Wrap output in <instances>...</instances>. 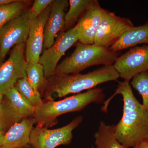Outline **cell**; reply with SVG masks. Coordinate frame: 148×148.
I'll return each mask as SVG.
<instances>
[{"instance_id":"cb8c5ba5","label":"cell","mask_w":148,"mask_h":148,"mask_svg":"<svg viewBox=\"0 0 148 148\" xmlns=\"http://www.w3.org/2000/svg\"><path fill=\"white\" fill-rule=\"evenodd\" d=\"M131 84L132 87L142 96L143 99L142 105L144 109L148 112V71L134 77Z\"/></svg>"},{"instance_id":"7c38bea8","label":"cell","mask_w":148,"mask_h":148,"mask_svg":"<svg viewBox=\"0 0 148 148\" xmlns=\"http://www.w3.org/2000/svg\"><path fill=\"white\" fill-rule=\"evenodd\" d=\"M103 10L98 1H96L80 17L77 23L73 27L79 42L86 45L94 44Z\"/></svg>"},{"instance_id":"5b68a950","label":"cell","mask_w":148,"mask_h":148,"mask_svg":"<svg viewBox=\"0 0 148 148\" xmlns=\"http://www.w3.org/2000/svg\"><path fill=\"white\" fill-rule=\"evenodd\" d=\"M37 16L31 9L25 10L0 30V64L12 47L26 44L31 25Z\"/></svg>"},{"instance_id":"30bf717a","label":"cell","mask_w":148,"mask_h":148,"mask_svg":"<svg viewBox=\"0 0 148 148\" xmlns=\"http://www.w3.org/2000/svg\"><path fill=\"white\" fill-rule=\"evenodd\" d=\"M77 41L76 33L73 27L59 34L53 45L44 50L39 62L43 67L46 79L54 75L61 57Z\"/></svg>"},{"instance_id":"603a6c76","label":"cell","mask_w":148,"mask_h":148,"mask_svg":"<svg viewBox=\"0 0 148 148\" xmlns=\"http://www.w3.org/2000/svg\"><path fill=\"white\" fill-rule=\"evenodd\" d=\"M22 119L14 112L4 95L3 100L0 104V128L7 132L12 125Z\"/></svg>"},{"instance_id":"ba28073f","label":"cell","mask_w":148,"mask_h":148,"mask_svg":"<svg viewBox=\"0 0 148 148\" xmlns=\"http://www.w3.org/2000/svg\"><path fill=\"white\" fill-rule=\"evenodd\" d=\"M134 27L129 18L117 16L114 13L104 9L94 44L110 47L124 32Z\"/></svg>"},{"instance_id":"83f0119b","label":"cell","mask_w":148,"mask_h":148,"mask_svg":"<svg viewBox=\"0 0 148 148\" xmlns=\"http://www.w3.org/2000/svg\"><path fill=\"white\" fill-rule=\"evenodd\" d=\"M13 0H0V5L11 2Z\"/></svg>"},{"instance_id":"44dd1931","label":"cell","mask_w":148,"mask_h":148,"mask_svg":"<svg viewBox=\"0 0 148 148\" xmlns=\"http://www.w3.org/2000/svg\"><path fill=\"white\" fill-rule=\"evenodd\" d=\"M14 87L24 100L34 108L42 103L41 95L30 83L27 76L18 80Z\"/></svg>"},{"instance_id":"52a82bcc","label":"cell","mask_w":148,"mask_h":148,"mask_svg":"<svg viewBox=\"0 0 148 148\" xmlns=\"http://www.w3.org/2000/svg\"><path fill=\"white\" fill-rule=\"evenodd\" d=\"M25 48L26 43L15 45L8 59L0 64V93L4 95L14 87L18 80L27 76Z\"/></svg>"},{"instance_id":"9c48e42d","label":"cell","mask_w":148,"mask_h":148,"mask_svg":"<svg viewBox=\"0 0 148 148\" xmlns=\"http://www.w3.org/2000/svg\"><path fill=\"white\" fill-rule=\"evenodd\" d=\"M113 65L120 77L127 82L138 74L148 71V44L130 49L119 56Z\"/></svg>"},{"instance_id":"4316f807","label":"cell","mask_w":148,"mask_h":148,"mask_svg":"<svg viewBox=\"0 0 148 148\" xmlns=\"http://www.w3.org/2000/svg\"><path fill=\"white\" fill-rule=\"evenodd\" d=\"M6 132L4 130L0 128V147L1 145L4 136Z\"/></svg>"},{"instance_id":"ffe728a7","label":"cell","mask_w":148,"mask_h":148,"mask_svg":"<svg viewBox=\"0 0 148 148\" xmlns=\"http://www.w3.org/2000/svg\"><path fill=\"white\" fill-rule=\"evenodd\" d=\"M26 73L29 82L42 95L47 82L42 65L39 62H27Z\"/></svg>"},{"instance_id":"8992f818","label":"cell","mask_w":148,"mask_h":148,"mask_svg":"<svg viewBox=\"0 0 148 148\" xmlns=\"http://www.w3.org/2000/svg\"><path fill=\"white\" fill-rule=\"evenodd\" d=\"M83 117H77L67 125L55 129L37 126L31 132L30 145L34 148H55L69 145L73 138V131L82 122Z\"/></svg>"},{"instance_id":"6da1fadb","label":"cell","mask_w":148,"mask_h":148,"mask_svg":"<svg viewBox=\"0 0 148 148\" xmlns=\"http://www.w3.org/2000/svg\"><path fill=\"white\" fill-rule=\"evenodd\" d=\"M119 77L113 65L104 66L84 74L55 73L46 79L44 100L53 101L69 94L79 93L103 83L117 81Z\"/></svg>"},{"instance_id":"e0dca14e","label":"cell","mask_w":148,"mask_h":148,"mask_svg":"<svg viewBox=\"0 0 148 148\" xmlns=\"http://www.w3.org/2000/svg\"><path fill=\"white\" fill-rule=\"evenodd\" d=\"M94 137L97 148H127L116 138L114 125H108L104 122L101 121Z\"/></svg>"},{"instance_id":"d6986e66","label":"cell","mask_w":148,"mask_h":148,"mask_svg":"<svg viewBox=\"0 0 148 148\" xmlns=\"http://www.w3.org/2000/svg\"><path fill=\"white\" fill-rule=\"evenodd\" d=\"M96 0H70V8L65 16L64 32L69 30L85 12L93 5Z\"/></svg>"},{"instance_id":"7a4b0ae2","label":"cell","mask_w":148,"mask_h":148,"mask_svg":"<svg viewBox=\"0 0 148 148\" xmlns=\"http://www.w3.org/2000/svg\"><path fill=\"white\" fill-rule=\"evenodd\" d=\"M105 98L103 88H95L61 101L43 100L42 104L35 108L33 116L35 123L40 127H51L57 123L59 116L81 110L91 103H102Z\"/></svg>"},{"instance_id":"4fadbf2b","label":"cell","mask_w":148,"mask_h":148,"mask_svg":"<svg viewBox=\"0 0 148 148\" xmlns=\"http://www.w3.org/2000/svg\"><path fill=\"white\" fill-rule=\"evenodd\" d=\"M68 5L69 2L67 0H56L51 4L50 14L45 28V50L53 45L59 32L60 34L64 32L65 10Z\"/></svg>"},{"instance_id":"ac0fdd59","label":"cell","mask_w":148,"mask_h":148,"mask_svg":"<svg viewBox=\"0 0 148 148\" xmlns=\"http://www.w3.org/2000/svg\"><path fill=\"white\" fill-rule=\"evenodd\" d=\"M4 95L14 112L22 119L33 116L35 108L24 100L14 86L8 90Z\"/></svg>"},{"instance_id":"8fae6325","label":"cell","mask_w":148,"mask_h":148,"mask_svg":"<svg viewBox=\"0 0 148 148\" xmlns=\"http://www.w3.org/2000/svg\"><path fill=\"white\" fill-rule=\"evenodd\" d=\"M51 5L37 16L31 25L25 48L27 62H39L43 47L45 28L50 14Z\"/></svg>"},{"instance_id":"277c9868","label":"cell","mask_w":148,"mask_h":148,"mask_svg":"<svg viewBox=\"0 0 148 148\" xmlns=\"http://www.w3.org/2000/svg\"><path fill=\"white\" fill-rule=\"evenodd\" d=\"M114 131L117 140L127 148H134L147 141L148 112L143 106L123 114L119 122L114 125Z\"/></svg>"},{"instance_id":"d4e9b609","label":"cell","mask_w":148,"mask_h":148,"mask_svg":"<svg viewBox=\"0 0 148 148\" xmlns=\"http://www.w3.org/2000/svg\"><path fill=\"white\" fill-rule=\"evenodd\" d=\"M53 2L52 0H36L31 10L36 16H38Z\"/></svg>"},{"instance_id":"484cf974","label":"cell","mask_w":148,"mask_h":148,"mask_svg":"<svg viewBox=\"0 0 148 148\" xmlns=\"http://www.w3.org/2000/svg\"><path fill=\"white\" fill-rule=\"evenodd\" d=\"M133 148H148V140L140 143Z\"/></svg>"},{"instance_id":"2e32d148","label":"cell","mask_w":148,"mask_h":148,"mask_svg":"<svg viewBox=\"0 0 148 148\" xmlns=\"http://www.w3.org/2000/svg\"><path fill=\"white\" fill-rule=\"evenodd\" d=\"M117 94L121 95L123 98L124 103L123 114L127 113L131 111L140 108L143 106V105L140 103L135 98L132 92L131 85L130 84L129 82L124 80V81L119 82L117 88L113 95L104 102V106L101 108L102 111L107 112L109 103L112 98Z\"/></svg>"},{"instance_id":"5bb4252c","label":"cell","mask_w":148,"mask_h":148,"mask_svg":"<svg viewBox=\"0 0 148 148\" xmlns=\"http://www.w3.org/2000/svg\"><path fill=\"white\" fill-rule=\"evenodd\" d=\"M35 121L34 117L23 119L7 131L0 148H28Z\"/></svg>"},{"instance_id":"7402d4cb","label":"cell","mask_w":148,"mask_h":148,"mask_svg":"<svg viewBox=\"0 0 148 148\" xmlns=\"http://www.w3.org/2000/svg\"><path fill=\"white\" fill-rule=\"evenodd\" d=\"M29 4V1L13 0L0 5V30L12 18L22 13Z\"/></svg>"},{"instance_id":"3957f363","label":"cell","mask_w":148,"mask_h":148,"mask_svg":"<svg viewBox=\"0 0 148 148\" xmlns=\"http://www.w3.org/2000/svg\"><path fill=\"white\" fill-rule=\"evenodd\" d=\"M119 55L110 47L79 42L73 52L58 64L55 73H79L90 66L113 65Z\"/></svg>"},{"instance_id":"f546056e","label":"cell","mask_w":148,"mask_h":148,"mask_svg":"<svg viewBox=\"0 0 148 148\" xmlns=\"http://www.w3.org/2000/svg\"><path fill=\"white\" fill-rule=\"evenodd\" d=\"M91 148H96V147H91Z\"/></svg>"},{"instance_id":"9a60e30c","label":"cell","mask_w":148,"mask_h":148,"mask_svg":"<svg viewBox=\"0 0 148 148\" xmlns=\"http://www.w3.org/2000/svg\"><path fill=\"white\" fill-rule=\"evenodd\" d=\"M141 44H148V24L134 27L126 31L110 48L118 52Z\"/></svg>"},{"instance_id":"f1b7e54d","label":"cell","mask_w":148,"mask_h":148,"mask_svg":"<svg viewBox=\"0 0 148 148\" xmlns=\"http://www.w3.org/2000/svg\"><path fill=\"white\" fill-rule=\"evenodd\" d=\"M4 98V95L1 93H0V104L2 102Z\"/></svg>"}]
</instances>
